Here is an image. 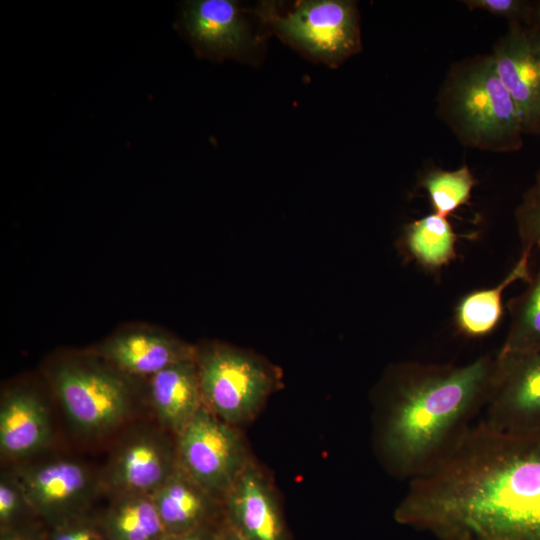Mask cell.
Segmentation results:
<instances>
[{"instance_id": "obj_29", "label": "cell", "mask_w": 540, "mask_h": 540, "mask_svg": "<svg viewBox=\"0 0 540 540\" xmlns=\"http://www.w3.org/2000/svg\"><path fill=\"white\" fill-rule=\"evenodd\" d=\"M212 540H241V539L236 534V532L231 528V526L228 524V527L225 530L214 535Z\"/></svg>"}, {"instance_id": "obj_26", "label": "cell", "mask_w": 540, "mask_h": 540, "mask_svg": "<svg viewBox=\"0 0 540 540\" xmlns=\"http://www.w3.org/2000/svg\"><path fill=\"white\" fill-rule=\"evenodd\" d=\"M48 540H102V537L89 523L72 520L56 527Z\"/></svg>"}, {"instance_id": "obj_17", "label": "cell", "mask_w": 540, "mask_h": 540, "mask_svg": "<svg viewBox=\"0 0 540 540\" xmlns=\"http://www.w3.org/2000/svg\"><path fill=\"white\" fill-rule=\"evenodd\" d=\"M151 496L167 534L185 533L205 525L212 495L178 465Z\"/></svg>"}, {"instance_id": "obj_15", "label": "cell", "mask_w": 540, "mask_h": 540, "mask_svg": "<svg viewBox=\"0 0 540 540\" xmlns=\"http://www.w3.org/2000/svg\"><path fill=\"white\" fill-rule=\"evenodd\" d=\"M104 353L124 371L153 376L170 365L196 360L198 351L160 334L136 332L114 338L105 346Z\"/></svg>"}, {"instance_id": "obj_27", "label": "cell", "mask_w": 540, "mask_h": 540, "mask_svg": "<svg viewBox=\"0 0 540 540\" xmlns=\"http://www.w3.org/2000/svg\"><path fill=\"white\" fill-rule=\"evenodd\" d=\"M212 538L213 536L210 535L209 531L204 525L185 533L166 534L161 540H212Z\"/></svg>"}, {"instance_id": "obj_10", "label": "cell", "mask_w": 540, "mask_h": 540, "mask_svg": "<svg viewBox=\"0 0 540 540\" xmlns=\"http://www.w3.org/2000/svg\"><path fill=\"white\" fill-rule=\"evenodd\" d=\"M178 28L187 36L197 54L212 60L238 56L250 39L244 11L231 0L184 2Z\"/></svg>"}, {"instance_id": "obj_31", "label": "cell", "mask_w": 540, "mask_h": 540, "mask_svg": "<svg viewBox=\"0 0 540 540\" xmlns=\"http://www.w3.org/2000/svg\"><path fill=\"white\" fill-rule=\"evenodd\" d=\"M536 184L540 186V169H539V172L537 174V181H536Z\"/></svg>"}, {"instance_id": "obj_6", "label": "cell", "mask_w": 540, "mask_h": 540, "mask_svg": "<svg viewBox=\"0 0 540 540\" xmlns=\"http://www.w3.org/2000/svg\"><path fill=\"white\" fill-rule=\"evenodd\" d=\"M177 437V465L211 495L224 496L250 460L233 425L205 406Z\"/></svg>"}, {"instance_id": "obj_5", "label": "cell", "mask_w": 540, "mask_h": 540, "mask_svg": "<svg viewBox=\"0 0 540 540\" xmlns=\"http://www.w3.org/2000/svg\"><path fill=\"white\" fill-rule=\"evenodd\" d=\"M274 29L287 43L330 66L360 50V28L354 2L307 0L284 15L268 13Z\"/></svg>"}, {"instance_id": "obj_30", "label": "cell", "mask_w": 540, "mask_h": 540, "mask_svg": "<svg viewBox=\"0 0 540 540\" xmlns=\"http://www.w3.org/2000/svg\"><path fill=\"white\" fill-rule=\"evenodd\" d=\"M534 15H535V17L537 19V22L539 24V29H540V3L535 5Z\"/></svg>"}, {"instance_id": "obj_13", "label": "cell", "mask_w": 540, "mask_h": 540, "mask_svg": "<svg viewBox=\"0 0 540 540\" xmlns=\"http://www.w3.org/2000/svg\"><path fill=\"white\" fill-rule=\"evenodd\" d=\"M173 450L161 437L140 434L124 443L115 453L108 481L127 495H151L176 468Z\"/></svg>"}, {"instance_id": "obj_23", "label": "cell", "mask_w": 540, "mask_h": 540, "mask_svg": "<svg viewBox=\"0 0 540 540\" xmlns=\"http://www.w3.org/2000/svg\"><path fill=\"white\" fill-rule=\"evenodd\" d=\"M516 223L522 250L540 249V186L535 184L524 195L516 210Z\"/></svg>"}, {"instance_id": "obj_1", "label": "cell", "mask_w": 540, "mask_h": 540, "mask_svg": "<svg viewBox=\"0 0 540 540\" xmlns=\"http://www.w3.org/2000/svg\"><path fill=\"white\" fill-rule=\"evenodd\" d=\"M394 519L437 540H540V432L472 425L409 481Z\"/></svg>"}, {"instance_id": "obj_2", "label": "cell", "mask_w": 540, "mask_h": 540, "mask_svg": "<svg viewBox=\"0 0 540 540\" xmlns=\"http://www.w3.org/2000/svg\"><path fill=\"white\" fill-rule=\"evenodd\" d=\"M495 373L496 355L393 365L376 395V445L387 469L410 481L433 467L485 409Z\"/></svg>"}, {"instance_id": "obj_25", "label": "cell", "mask_w": 540, "mask_h": 540, "mask_svg": "<svg viewBox=\"0 0 540 540\" xmlns=\"http://www.w3.org/2000/svg\"><path fill=\"white\" fill-rule=\"evenodd\" d=\"M24 503L26 500L16 478L2 477L0 482V522L2 527L19 514Z\"/></svg>"}, {"instance_id": "obj_9", "label": "cell", "mask_w": 540, "mask_h": 540, "mask_svg": "<svg viewBox=\"0 0 540 540\" xmlns=\"http://www.w3.org/2000/svg\"><path fill=\"white\" fill-rule=\"evenodd\" d=\"M490 57L519 111L525 132H540V29L511 23Z\"/></svg>"}, {"instance_id": "obj_24", "label": "cell", "mask_w": 540, "mask_h": 540, "mask_svg": "<svg viewBox=\"0 0 540 540\" xmlns=\"http://www.w3.org/2000/svg\"><path fill=\"white\" fill-rule=\"evenodd\" d=\"M463 3L469 9L483 10L507 18L511 23L529 22L535 11V5L525 0H465Z\"/></svg>"}, {"instance_id": "obj_22", "label": "cell", "mask_w": 540, "mask_h": 540, "mask_svg": "<svg viewBox=\"0 0 540 540\" xmlns=\"http://www.w3.org/2000/svg\"><path fill=\"white\" fill-rule=\"evenodd\" d=\"M474 182L468 167L462 166L453 171L432 170L424 176L422 186L428 193L434 213L447 217L469 200Z\"/></svg>"}, {"instance_id": "obj_20", "label": "cell", "mask_w": 540, "mask_h": 540, "mask_svg": "<svg viewBox=\"0 0 540 540\" xmlns=\"http://www.w3.org/2000/svg\"><path fill=\"white\" fill-rule=\"evenodd\" d=\"M111 540H161L167 533L151 495H127L106 518Z\"/></svg>"}, {"instance_id": "obj_4", "label": "cell", "mask_w": 540, "mask_h": 540, "mask_svg": "<svg viewBox=\"0 0 540 540\" xmlns=\"http://www.w3.org/2000/svg\"><path fill=\"white\" fill-rule=\"evenodd\" d=\"M196 364L203 405L233 426L251 420L280 383L275 366L227 345L198 352Z\"/></svg>"}, {"instance_id": "obj_11", "label": "cell", "mask_w": 540, "mask_h": 540, "mask_svg": "<svg viewBox=\"0 0 540 540\" xmlns=\"http://www.w3.org/2000/svg\"><path fill=\"white\" fill-rule=\"evenodd\" d=\"M224 499L229 525L241 540H287L274 490L251 459Z\"/></svg>"}, {"instance_id": "obj_28", "label": "cell", "mask_w": 540, "mask_h": 540, "mask_svg": "<svg viewBox=\"0 0 540 540\" xmlns=\"http://www.w3.org/2000/svg\"><path fill=\"white\" fill-rule=\"evenodd\" d=\"M0 540H39L36 536L15 531H5Z\"/></svg>"}, {"instance_id": "obj_19", "label": "cell", "mask_w": 540, "mask_h": 540, "mask_svg": "<svg viewBox=\"0 0 540 540\" xmlns=\"http://www.w3.org/2000/svg\"><path fill=\"white\" fill-rule=\"evenodd\" d=\"M456 241L447 217L436 213L408 224L402 236L405 252L429 270L440 269L455 258Z\"/></svg>"}, {"instance_id": "obj_14", "label": "cell", "mask_w": 540, "mask_h": 540, "mask_svg": "<svg viewBox=\"0 0 540 540\" xmlns=\"http://www.w3.org/2000/svg\"><path fill=\"white\" fill-rule=\"evenodd\" d=\"M50 422L41 400L26 391L7 395L0 407V449L21 458L43 449L50 441Z\"/></svg>"}, {"instance_id": "obj_7", "label": "cell", "mask_w": 540, "mask_h": 540, "mask_svg": "<svg viewBox=\"0 0 540 540\" xmlns=\"http://www.w3.org/2000/svg\"><path fill=\"white\" fill-rule=\"evenodd\" d=\"M507 433L540 432V350L496 355V373L482 420Z\"/></svg>"}, {"instance_id": "obj_21", "label": "cell", "mask_w": 540, "mask_h": 540, "mask_svg": "<svg viewBox=\"0 0 540 540\" xmlns=\"http://www.w3.org/2000/svg\"><path fill=\"white\" fill-rule=\"evenodd\" d=\"M508 307L511 315L510 326L498 353L540 350V264L527 289L511 300Z\"/></svg>"}, {"instance_id": "obj_3", "label": "cell", "mask_w": 540, "mask_h": 540, "mask_svg": "<svg viewBox=\"0 0 540 540\" xmlns=\"http://www.w3.org/2000/svg\"><path fill=\"white\" fill-rule=\"evenodd\" d=\"M441 108L466 145L498 152L522 146V119L490 55L452 71L442 92Z\"/></svg>"}, {"instance_id": "obj_16", "label": "cell", "mask_w": 540, "mask_h": 540, "mask_svg": "<svg viewBox=\"0 0 540 540\" xmlns=\"http://www.w3.org/2000/svg\"><path fill=\"white\" fill-rule=\"evenodd\" d=\"M151 397L161 422L178 434L204 406L196 360L170 365L153 375Z\"/></svg>"}, {"instance_id": "obj_18", "label": "cell", "mask_w": 540, "mask_h": 540, "mask_svg": "<svg viewBox=\"0 0 540 540\" xmlns=\"http://www.w3.org/2000/svg\"><path fill=\"white\" fill-rule=\"evenodd\" d=\"M532 250L524 249L516 264L495 287L471 291L464 295L455 308V325L467 337L478 338L490 334L503 315L502 295L516 281L530 282L529 261Z\"/></svg>"}, {"instance_id": "obj_12", "label": "cell", "mask_w": 540, "mask_h": 540, "mask_svg": "<svg viewBox=\"0 0 540 540\" xmlns=\"http://www.w3.org/2000/svg\"><path fill=\"white\" fill-rule=\"evenodd\" d=\"M26 504L45 516L66 517L92 494L90 472L71 460H56L18 472Z\"/></svg>"}, {"instance_id": "obj_8", "label": "cell", "mask_w": 540, "mask_h": 540, "mask_svg": "<svg viewBox=\"0 0 540 540\" xmlns=\"http://www.w3.org/2000/svg\"><path fill=\"white\" fill-rule=\"evenodd\" d=\"M55 385L68 418L85 433L108 431L128 414L126 386L105 370L66 364L57 371Z\"/></svg>"}]
</instances>
